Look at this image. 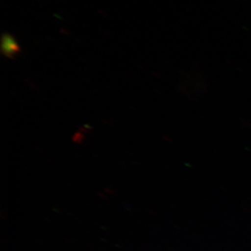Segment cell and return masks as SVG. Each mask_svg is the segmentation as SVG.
I'll return each instance as SVG.
<instances>
[{
    "instance_id": "1",
    "label": "cell",
    "mask_w": 251,
    "mask_h": 251,
    "mask_svg": "<svg viewBox=\"0 0 251 251\" xmlns=\"http://www.w3.org/2000/svg\"><path fill=\"white\" fill-rule=\"evenodd\" d=\"M1 51L2 55L9 59H14L21 51V48L17 41L10 33H4L2 35Z\"/></svg>"
}]
</instances>
